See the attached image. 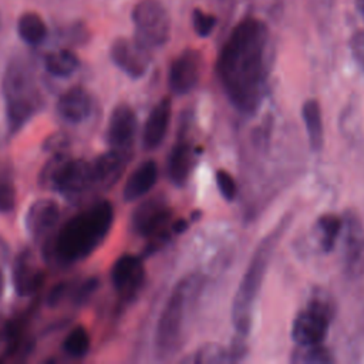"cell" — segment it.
<instances>
[{"label":"cell","instance_id":"6da1fadb","mask_svg":"<svg viewBox=\"0 0 364 364\" xmlns=\"http://www.w3.org/2000/svg\"><path fill=\"white\" fill-rule=\"evenodd\" d=\"M269 33L263 21L247 17L230 33L220 48L216 73L233 107L255 112L266 92L269 60Z\"/></svg>","mask_w":364,"mask_h":364},{"label":"cell","instance_id":"7a4b0ae2","mask_svg":"<svg viewBox=\"0 0 364 364\" xmlns=\"http://www.w3.org/2000/svg\"><path fill=\"white\" fill-rule=\"evenodd\" d=\"M114 222V206L101 199L84 208L57 230L47 242V259L60 266H71L88 257L107 237Z\"/></svg>","mask_w":364,"mask_h":364},{"label":"cell","instance_id":"3957f363","mask_svg":"<svg viewBox=\"0 0 364 364\" xmlns=\"http://www.w3.org/2000/svg\"><path fill=\"white\" fill-rule=\"evenodd\" d=\"M203 286L199 274H189L181 279L172 289L154 334V353L159 361L172 358L183 346L189 317L196 306Z\"/></svg>","mask_w":364,"mask_h":364},{"label":"cell","instance_id":"277c9868","mask_svg":"<svg viewBox=\"0 0 364 364\" xmlns=\"http://www.w3.org/2000/svg\"><path fill=\"white\" fill-rule=\"evenodd\" d=\"M290 222V218L286 215L257 245L255 249L250 262L243 273V277L239 283V287L235 293L232 303V323L236 330L237 338H246L252 328L253 307L255 301L262 289L269 263L277 247L282 236L286 232V228Z\"/></svg>","mask_w":364,"mask_h":364},{"label":"cell","instance_id":"5b68a950","mask_svg":"<svg viewBox=\"0 0 364 364\" xmlns=\"http://www.w3.org/2000/svg\"><path fill=\"white\" fill-rule=\"evenodd\" d=\"M1 95L9 135L23 129L44 107V95L34 71L21 58H14L7 64L1 80Z\"/></svg>","mask_w":364,"mask_h":364},{"label":"cell","instance_id":"8992f818","mask_svg":"<svg viewBox=\"0 0 364 364\" xmlns=\"http://www.w3.org/2000/svg\"><path fill=\"white\" fill-rule=\"evenodd\" d=\"M40 185L75 200L95 188L92 165L82 158H68L64 152L54 154L41 169Z\"/></svg>","mask_w":364,"mask_h":364},{"label":"cell","instance_id":"52a82bcc","mask_svg":"<svg viewBox=\"0 0 364 364\" xmlns=\"http://www.w3.org/2000/svg\"><path fill=\"white\" fill-rule=\"evenodd\" d=\"M333 307L327 297L314 296L307 306L300 310L291 324V338L297 346L307 347L323 344L327 337Z\"/></svg>","mask_w":364,"mask_h":364},{"label":"cell","instance_id":"ba28073f","mask_svg":"<svg viewBox=\"0 0 364 364\" xmlns=\"http://www.w3.org/2000/svg\"><path fill=\"white\" fill-rule=\"evenodd\" d=\"M135 40L148 50L164 46L169 38L171 21L159 0H139L132 10Z\"/></svg>","mask_w":364,"mask_h":364},{"label":"cell","instance_id":"9c48e42d","mask_svg":"<svg viewBox=\"0 0 364 364\" xmlns=\"http://www.w3.org/2000/svg\"><path fill=\"white\" fill-rule=\"evenodd\" d=\"M145 282L142 259L135 255L119 256L111 267V283L122 303L132 301Z\"/></svg>","mask_w":364,"mask_h":364},{"label":"cell","instance_id":"30bf717a","mask_svg":"<svg viewBox=\"0 0 364 364\" xmlns=\"http://www.w3.org/2000/svg\"><path fill=\"white\" fill-rule=\"evenodd\" d=\"M172 216L166 199L156 195L141 202L131 215V228L144 237H151L166 230V225Z\"/></svg>","mask_w":364,"mask_h":364},{"label":"cell","instance_id":"8fae6325","mask_svg":"<svg viewBox=\"0 0 364 364\" xmlns=\"http://www.w3.org/2000/svg\"><path fill=\"white\" fill-rule=\"evenodd\" d=\"M344 242H343V266L348 277L357 279L364 274V225L360 216L348 210L344 222Z\"/></svg>","mask_w":364,"mask_h":364},{"label":"cell","instance_id":"7c38bea8","mask_svg":"<svg viewBox=\"0 0 364 364\" xmlns=\"http://www.w3.org/2000/svg\"><path fill=\"white\" fill-rule=\"evenodd\" d=\"M112 63L131 78H141L151 63V50L135 38H117L109 50Z\"/></svg>","mask_w":364,"mask_h":364},{"label":"cell","instance_id":"4fadbf2b","mask_svg":"<svg viewBox=\"0 0 364 364\" xmlns=\"http://www.w3.org/2000/svg\"><path fill=\"white\" fill-rule=\"evenodd\" d=\"M136 128L138 119L131 105L121 102L114 107L107 127V142L109 148L132 152Z\"/></svg>","mask_w":364,"mask_h":364},{"label":"cell","instance_id":"5bb4252c","mask_svg":"<svg viewBox=\"0 0 364 364\" xmlns=\"http://www.w3.org/2000/svg\"><path fill=\"white\" fill-rule=\"evenodd\" d=\"M200 75V54L198 50H183L171 64L168 85L176 95L189 94L198 84Z\"/></svg>","mask_w":364,"mask_h":364},{"label":"cell","instance_id":"9a60e30c","mask_svg":"<svg viewBox=\"0 0 364 364\" xmlns=\"http://www.w3.org/2000/svg\"><path fill=\"white\" fill-rule=\"evenodd\" d=\"M46 274L37 264L33 253L28 249L21 250L11 266V282L17 296L28 297L36 294L43 283Z\"/></svg>","mask_w":364,"mask_h":364},{"label":"cell","instance_id":"2e32d148","mask_svg":"<svg viewBox=\"0 0 364 364\" xmlns=\"http://www.w3.org/2000/svg\"><path fill=\"white\" fill-rule=\"evenodd\" d=\"M60 205L50 198L34 200L27 209L24 226L34 240H46L60 219Z\"/></svg>","mask_w":364,"mask_h":364},{"label":"cell","instance_id":"e0dca14e","mask_svg":"<svg viewBox=\"0 0 364 364\" xmlns=\"http://www.w3.org/2000/svg\"><path fill=\"white\" fill-rule=\"evenodd\" d=\"M132 152L109 148L98 155L92 162V172L95 179V188L109 189L122 176Z\"/></svg>","mask_w":364,"mask_h":364},{"label":"cell","instance_id":"ac0fdd59","mask_svg":"<svg viewBox=\"0 0 364 364\" xmlns=\"http://www.w3.org/2000/svg\"><path fill=\"white\" fill-rule=\"evenodd\" d=\"M172 114V102L169 97L161 98L151 109L142 129V146L146 151L156 149L169 128Z\"/></svg>","mask_w":364,"mask_h":364},{"label":"cell","instance_id":"d6986e66","mask_svg":"<svg viewBox=\"0 0 364 364\" xmlns=\"http://www.w3.org/2000/svg\"><path fill=\"white\" fill-rule=\"evenodd\" d=\"M92 105L91 94L84 87L75 85L60 95L55 109L65 122L80 124L91 115Z\"/></svg>","mask_w":364,"mask_h":364},{"label":"cell","instance_id":"ffe728a7","mask_svg":"<svg viewBox=\"0 0 364 364\" xmlns=\"http://www.w3.org/2000/svg\"><path fill=\"white\" fill-rule=\"evenodd\" d=\"M193 165H195L193 146L188 139V136L179 132L178 141L172 146L168 156V164H166V171L171 182L176 186L185 185V182L188 181L193 169Z\"/></svg>","mask_w":364,"mask_h":364},{"label":"cell","instance_id":"44dd1931","mask_svg":"<svg viewBox=\"0 0 364 364\" xmlns=\"http://www.w3.org/2000/svg\"><path fill=\"white\" fill-rule=\"evenodd\" d=\"M158 179V165L155 161L148 159L141 162L132 173L128 176L124 189L122 196L127 202H134L144 195H146L156 183Z\"/></svg>","mask_w":364,"mask_h":364},{"label":"cell","instance_id":"7402d4cb","mask_svg":"<svg viewBox=\"0 0 364 364\" xmlns=\"http://www.w3.org/2000/svg\"><path fill=\"white\" fill-rule=\"evenodd\" d=\"M301 117L306 125L310 148L313 151H320L324 144V129L320 104L316 100H307L301 107Z\"/></svg>","mask_w":364,"mask_h":364},{"label":"cell","instance_id":"603a6c76","mask_svg":"<svg viewBox=\"0 0 364 364\" xmlns=\"http://www.w3.org/2000/svg\"><path fill=\"white\" fill-rule=\"evenodd\" d=\"M78 65H80L78 57L67 48H61L58 51L48 53L44 57V67H46L47 73H50L51 75L58 77V78L70 77L71 74H74L77 71Z\"/></svg>","mask_w":364,"mask_h":364},{"label":"cell","instance_id":"cb8c5ba5","mask_svg":"<svg viewBox=\"0 0 364 364\" xmlns=\"http://www.w3.org/2000/svg\"><path fill=\"white\" fill-rule=\"evenodd\" d=\"M17 31L20 38L30 46H38L44 41L47 36L46 23L37 13L33 11L20 16L17 23Z\"/></svg>","mask_w":364,"mask_h":364},{"label":"cell","instance_id":"d4e9b609","mask_svg":"<svg viewBox=\"0 0 364 364\" xmlns=\"http://www.w3.org/2000/svg\"><path fill=\"white\" fill-rule=\"evenodd\" d=\"M316 228H317L318 235H320L321 249L324 252H331L334 245H336V240H337V237H338V235L343 229V220L338 216L331 215V213L321 215L317 219Z\"/></svg>","mask_w":364,"mask_h":364},{"label":"cell","instance_id":"484cf974","mask_svg":"<svg viewBox=\"0 0 364 364\" xmlns=\"http://www.w3.org/2000/svg\"><path fill=\"white\" fill-rule=\"evenodd\" d=\"M91 347V338L88 331L82 326L74 327L63 341V350L73 358H82L88 354Z\"/></svg>","mask_w":364,"mask_h":364},{"label":"cell","instance_id":"4316f807","mask_svg":"<svg viewBox=\"0 0 364 364\" xmlns=\"http://www.w3.org/2000/svg\"><path fill=\"white\" fill-rule=\"evenodd\" d=\"M291 361L307 363V364H317V363L327 364V363H333L334 358L323 344H316V346H307V347L299 346V348L294 350L293 353Z\"/></svg>","mask_w":364,"mask_h":364},{"label":"cell","instance_id":"83f0119b","mask_svg":"<svg viewBox=\"0 0 364 364\" xmlns=\"http://www.w3.org/2000/svg\"><path fill=\"white\" fill-rule=\"evenodd\" d=\"M193 361L198 364H215L235 360L230 348H223L219 344H206L195 353Z\"/></svg>","mask_w":364,"mask_h":364},{"label":"cell","instance_id":"f1b7e54d","mask_svg":"<svg viewBox=\"0 0 364 364\" xmlns=\"http://www.w3.org/2000/svg\"><path fill=\"white\" fill-rule=\"evenodd\" d=\"M100 287V280L98 277H87L82 282H78L75 286H73V291H71V297H73V303L74 306L80 307L82 304H85L92 296L94 293L98 290Z\"/></svg>","mask_w":364,"mask_h":364},{"label":"cell","instance_id":"f546056e","mask_svg":"<svg viewBox=\"0 0 364 364\" xmlns=\"http://www.w3.org/2000/svg\"><path fill=\"white\" fill-rule=\"evenodd\" d=\"M215 179H216V185H218V189L220 192V195L228 200H233L236 198V193H237V186H236V182L233 179V176L225 171V169H219L215 175Z\"/></svg>","mask_w":364,"mask_h":364},{"label":"cell","instance_id":"4dcf8cb0","mask_svg":"<svg viewBox=\"0 0 364 364\" xmlns=\"http://www.w3.org/2000/svg\"><path fill=\"white\" fill-rule=\"evenodd\" d=\"M215 24H216L215 16L205 13L200 9H196L193 11V28L198 36L208 37L215 28Z\"/></svg>","mask_w":364,"mask_h":364},{"label":"cell","instance_id":"1f68e13d","mask_svg":"<svg viewBox=\"0 0 364 364\" xmlns=\"http://www.w3.org/2000/svg\"><path fill=\"white\" fill-rule=\"evenodd\" d=\"M16 206V191L13 183L7 181H0V212H11Z\"/></svg>","mask_w":364,"mask_h":364},{"label":"cell","instance_id":"d6a6232c","mask_svg":"<svg viewBox=\"0 0 364 364\" xmlns=\"http://www.w3.org/2000/svg\"><path fill=\"white\" fill-rule=\"evenodd\" d=\"M71 291H73V283L71 282H61V283L55 284L47 296V300H46L47 306L48 307L58 306L68 294H71Z\"/></svg>","mask_w":364,"mask_h":364},{"label":"cell","instance_id":"836d02e7","mask_svg":"<svg viewBox=\"0 0 364 364\" xmlns=\"http://www.w3.org/2000/svg\"><path fill=\"white\" fill-rule=\"evenodd\" d=\"M67 146H68V136L63 132H57V134L50 135L44 141L43 149L53 152V154H63Z\"/></svg>","mask_w":364,"mask_h":364},{"label":"cell","instance_id":"e575fe53","mask_svg":"<svg viewBox=\"0 0 364 364\" xmlns=\"http://www.w3.org/2000/svg\"><path fill=\"white\" fill-rule=\"evenodd\" d=\"M354 55L361 65H364V31H360L353 38Z\"/></svg>","mask_w":364,"mask_h":364},{"label":"cell","instance_id":"d590c367","mask_svg":"<svg viewBox=\"0 0 364 364\" xmlns=\"http://www.w3.org/2000/svg\"><path fill=\"white\" fill-rule=\"evenodd\" d=\"M7 333H9V318L0 314V343L7 341Z\"/></svg>","mask_w":364,"mask_h":364},{"label":"cell","instance_id":"8d00e7d4","mask_svg":"<svg viewBox=\"0 0 364 364\" xmlns=\"http://www.w3.org/2000/svg\"><path fill=\"white\" fill-rule=\"evenodd\" d=\"M188 228V222L185 219H178L175 223H173V230L176 233H182L183 230H186Z\"/></svg>","mask_w":364,"mask_h":364},{"label":"cell","instance_id":"74e56055","mask_svg":"<svg viewBox=\"0 0 364 364\" xmlns=\"http://www.w3.org/2000/svg\"><path fill=\"white\" fill-rule=\"evenodd\" d=\"M3 291H4V273H3V269L0 267V300L3 297Z\"/></svg>","mask_w":364,"mask_h":364},{"label":"cell","instance_id":"f35d334b","mask_svg":"<svg viewBox=\"0 0 364 364\" xmlns=\"http://www.w3.org/2000/svg\"><path fill=\"white\" fill-rule=\"evenodd\" d=\"M355 6H357V10L364 16V0H355Z\"/></svg>","mask_w":364,"mask_h":364},{"label":"cell","instance_id":"ab89813d","mask_svg":"<svg viewBox=\"0 0 364 364\" xmlns=\"http://www.w3.org/2000/svg\"><path fill=\"white\" fill-rule=\"evenodd\" d=\"M0 24H1V18H0Z\"/></svg>","mask_w":364,"mask_h":364}]
</instances>
